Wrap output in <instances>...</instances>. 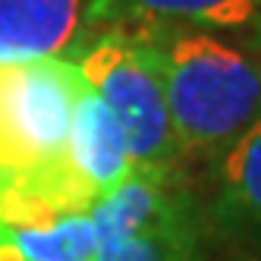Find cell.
I'll return each instance as SVG.
<instances>
[{
  "label": "cell",
  "instance_id": "obj_1",
  "mask_svg": "<svg viewBox=\"0 0 261 261\" xmlns=\"http://www.w3.org/2000/svg\"><path fill=\"white\" fill-rule=\"evenodd\" d=\"M85 79L76 60L0 66V223H47L91 211L66 139Z\"/></svg>",
  "mask_w": 261,
  "mask_h": 261
},
{
  "label": "cell",
  "instance_id": "obj_2",
  "mask_svg": "<svg viewBox=\"0 0 261 261\" xmlns=\"http://www.w3.org/2000/svg\"><path fill=\"white\" fill-rule=\"evenodd\" d=\"M182 154L217 158L261 120V60L198 29H148Z\"/></svg>",
  "mask_w": 261,
  "mask_h": 261
},
{
  "label": "cell",
  "instance_id": "obj_3",
  "mask_svg": "<svg viewBox=\"0 0 261 261\" xmlns=\"http://www.w3.org/2000/svg\"><path fill=\"white\" fill-rule=\"evenodd\" d=\"M85 85L120 120L136 167L173 170L182 158L148 29H104L76 60Z\"/></svg>",
  "mask_w": 261,
  "mask_h": 261
},
{
  "label": "cell",
  "instance_id": "obj_4",
  "mask_svg": "<svg viewBox=\"0 0 261 261\" xmlns=\"http://www.w3.org/2000/svg\"><path fill=\"white\" fill-rule=\"evenodd\" d=\"M88 214L98 239L91 261H201L195 204L173 170L133 167Z\"/></svg>",
  "mask_w": 261,
  "mask_h": 261
},
{
  "label": "cell",
  "instance_id": "obj_5",
  "mask_svg": "<svg viewBox=\"0 0 261 261\" xmlns=\"http://www.w3.org/2000/svg\"><path fill=\"white\" fill-rule=\"evenodd\" d=\"M95 0H0V66L66 60L85 47Z\"/></svg>",
  "mask_w": 261,
  "mask_h": 261
},
{
  "label": "cell",
  "instance_id": "obj_6",
  "mask_svg": "<svg viewBox=\"0 0 261 261\" xmlns=\"http://www.w3.org/2000/svg\"><path fill=\"white\" fill-rule=\"evenodd\" d=\"M66 158L72 173L85 182L95 201L114 186H120L136 167L120 120L88 85L79 91L76 107H72Z\"/></svg>",
  "mask_w": 261,
  "mask_h": 261
},
{
  "label": "cell",
  "instance_id": "obj_7",
  "mask_svg": "<svg viewBox=\"0 0 261 261\" xmlns=\"http://www.w3.org/2000/svg\"><path fill=\"white\" fill-rule=\"evenodd\" d=\"M211 220L230 239L261 242V120L217 154Z\"/></svg>",
  "mask_w": 261,
  "mask_h": 261
},
{
  "label": "cell",
  "instance_id": "obj_8",
  "mask_svg": "<svg viewBox=\"0 0 261 261\" xmlns=\"http://www.w3.org/2000/svg\"><path fill=\"white\" fill-rule=\"evenodd\" d=\"M261 0H95V29H242Z\"/></svg>",
  "mask_w": 261,
  "mask_h": 261
},
{
  "label": "cell",
  "instance_id": "obj_9",
  "mask_svg": "<svg viewBox=\"0 0 261 261\" xmlns=\"http://www.w3.org/2000/svg\"><path fill=\"white\" fill-rule=\"evenodd\" d=\"M91 214H63L47 223H0V261H91L95 258Z\"/></svg>",
  "mask_w": 261,
  "mask_h": 261
}]
</instances>
